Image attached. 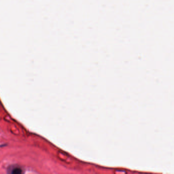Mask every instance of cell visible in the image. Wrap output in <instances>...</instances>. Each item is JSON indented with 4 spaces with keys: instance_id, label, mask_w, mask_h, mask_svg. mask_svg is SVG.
Segmentation results:
<instances>
[{
    "instance_id": "6da1fadb",
    "label": "cell",
    "mask_w": 174,
    "mask_h": 174,
    "mask_svg": "<svg viewBox=\"0 0 174 174\" xmlns=\"http://www.w3.org/2000/svg\"><path fill=\"white\" fill-rule=\"evenodd\" d=\"M11 173L13 174H21L22 173V170L19 167H16L13 169Z\"/></svg>"
}]
</instances>
